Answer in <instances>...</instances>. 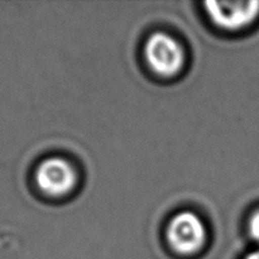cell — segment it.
Returning <instances> with one entry per match:
<instances>
[{"instance_id":"cell-2","label":"cell","mask_w":259,"mask_h":259,"mask_svg":"<svg viewBox=\"0 0 259 259\" xmlns=\"http://www.w3.org/2000/svg\"><path fill=\"white\" fill-rule=\"evenodd\" d=\"M167 239L176 252L192 254L204 245L205 227L197 215L189 211L181 212L169 223Z\"/></svg>"},{"instance_id":"cell-3","label":"cell","mask_w":259,"mask_h":259,"mask_svg":"<svg viewBox=\"0 0 259 259\" xmlns=\"http://www.w3.org/2000/svg\"><path fill=\"white\" fill-rule=\"evenodd\" d=\"M207 14L220 28L237 30L248 27L259 15V2H207Z\"/></svg>"},{"instance_id":"cell-6","label":"cell","mask_w":259,"mask_h":259,"mask_svg":"<svg viewBox=\"0 0 259 259\" xmlns=\"http://www.w3.org/2000/svg\"><path fill=\"white\" fill-rule=\"evenodd\" d=\"M245 259H259V250L258 252H254V253H252V254L247 255Z\"/></svg>"},{"instance_id":"cell-5","label":"cell","mask_w":259,"mask_h":259,"mask_svg":"<svg viewBox=\"0 0 259 259\" xmlns=\"http://www.w3.org/2000/svg\"><path fill=\"white\" fill-rule=\"evenodd\" d=\"M249 233L250 237L259 243V210L252 215L249 220Z\"/></svg>"},{"instance_id":"cell-1","label":"cell","mask_w":259,"mask_h":259,"mask_svg":"<svg viewBox=\"0 0 259 259\" xmlns=\"http://www.w3.org/2000/svg\"><path fill=\"white\" fill-rule=\"evenodd\" d=\"M144 53L148 65L162 76H172L184 65V50L175 38L166 33H156L146 43Z\"/></svg>"},{"instance_id":"cell-4","label":"cell","mask_w":259,"mask_h":259,"mask_svg":"<svg viewBox=\"0 0 259 259\" xmlns=\"http://www.w3.org/2000/svg\"><path fill=\"white\" fill-rule=\"evenodd\" d=\"M35 180L43 192L52 196L67 194L76 184V174L65 159L53 157L46 159L37 169Z\"/></svg>"}]
</instances>
